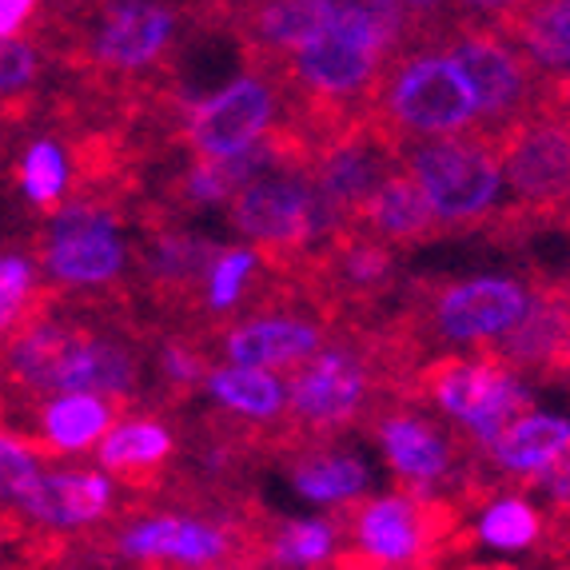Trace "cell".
<instances>
[{"label":"cell","mask_w":570,"mask_h":570,"mask_svg":"<svg viewBox=\"0 0 570 570\" xmlns=\"http://www.w3.org/2000/svg\"><path fill=\"white\" fill-rule=\"evenodd\" d=\"M419 9L391 0H327L324 24L287 52V72L324 105H352L380 88L387 65L403 52Z\"/></svg>","instance_id":"obj_1"},{"label":"cell","mask_w":570,"mask_h":570,"mask_svg":"<svg viewBox=\"0 0 570 570\" xmlns=\"http://www.w3.org/2000/svg\"><path fill=\"white\" fill-rule=\"evenodd\" d=\"M400 164L411 184L423 191L439 232L475 228L507 196L503 140L487 132L403 144Z\"/></svg>","instance_id":"obj_2"},{"label":"cell","mask_w":570,"mask_h":570,"mask_svg":"<svg viewBox=\"0 0 570 570\" xmlns=\"http://www.w3.org/2000/svg\"><path fill=\"white\" fill-rule=\"evenodd\" d=\"M375 108L395 148L479 132V112L455 65L439 48H403L375 88Z\"/></svg>","instance_id":"obj_3"},{"label":"cell","mask_w":570,"mask_h":570,"mask_svg":"<svg viewBox=\"0 0 570 570\" xmlns=\"http://www.w3.org/2000/svg\"><path fill=\"white\" fill-rule=\"evenodd\" d=\"M228 224L239 244L256 252H295L307 244H335L352 232V219L315 191L307 168H279L252 180L228 204Z\"/></svg>","instance_id":"obj_4"},{"label":"cell","mask_w":570,"mask_h":570,"mask_svg":"<svg viewBox=\"0 0 570 570\" xmlns=\"http://www.w3.org/2000/svg\"><path fill=\"white\" fill-rule=\"evenodd\" d=\"M428 391L435 407L466 431L479 451H491L494 439L511 428L514 419L534 411L531 383L499 363L494 355H466V360L439 363L428 375Z\"/></svg>","instance_id":"obj_5"},{"label":"cell","mask_w":570,"mask_h":570,"mask_svg":"<svg viewBox=\"0 0 570 570\" xmlns=\"http://www.w3.org/2000/svg\"><path fill=\"white\" fill-rule=\"evenodd\" d=\"M443 52L471 92L479 132L507 140L514 124L534 116V72L503 32L455 29V37L443 40Z\"/></svg>","instance_id":"obj_6"},{"label":"cell","mask_w":570,"mask_h":570,"mask_svg":"<svg viewBox=\"0 0 570 570\" xmlns=\"http://www.w3.org/2000/svg\"><path fill=\"white\" fill-rule=\"evenodd\" d=\"M124 216L96 200H65L48 219L40 272L65 292H96L124 276Z\"/></svg>","instance_id":"obj_7"},{"label":"cell","mask_w":570,"mask_h":570,"mask_svg":"<svg viewBox=\"0 0 570 570\" xmlns=\"http://www.w3.org/2000/svg\"><path fill=\"white\" fill-rule=\"evenodd\" d=\"M279 85L267 72H239L188 108V148L196 160H232L272 140Z\"/></svg>","instance_id":"obj_8"},{"label":"cell","mask_w":570,"mask_h":570,"mask_svg":"<svg viewBox=\"0 0 570 570\" xmlns=\"http://www.w3.org/2000/svg\"><path fill=\"white\" fill-rule=\"evenodd\" d=\"M534 292L519 276L487 272L448 284L431 299V332L451 347H494L531 307Z\"/></svg>","instance_id":"obj_9"},{"label":"cell","mask_w":570,"mask_h":570,"mask_svg":"<svg viewBox=\"0 0 570 570\" xmlns=\"http://www.w3.org/2000/svg\"><path fill=\"white\" fill-rule=\"evenodd\" d=\"M371 367L352 347H324L287 375V415L304 431H343L367 411Z\"/></svg>","instance_id":"obj_10"},{"label":"cell","mask_w":570,"mask_h":570,"mask_svg":"<svg viewBox=\"0 0 570 570\" xmlns=\"http://www.w3.org/2000/svg\"><path fill=\"white\" fill-rule=\"evenodd\" d=\"M503 176L523 208L570 200V116H527L503 140Z\"/></svg>","instance_id":"obj_11"},{"label":"cell","mask_w":570,"mask_h":570,"mask_svg":"<svg viewBox=\"0 0 570 570\" xmlns=\"http://www.w3.org/2000/svg\"><path fill=\"white\" fill-rule=\"evenodd\" d=\"M180 32V12L168 4L128 0L108 4L88 32V60L108 72H144L160 65Z\"/></svg>","instance_id":"obj_12"},{"label":"cell","mask_w":570,"mask_h":570,"mask_svg":"<svg viewBox=\"0 0 570 570\" xmlns=\"http://www.w3.org/2000/svg\"><path fill=\"white\" fill-rule=\"evenodd\" d=\"M116 507V479L100 466H60L40 471L37 483L24 491L17 511L48 531H80L100 523Z\"/></svg>","instance_id":"obj_13"},{"label":"cell","mask_w":570,"mask_h":570,"mask_svg":"<svg viewBox=\"0 0 570 570\" xmlns=\"http://www.w3.org/2000/svg\"><path fill=\"white\" fill-rule=\"evenodd\" d=\"M391 148L395 144L387 136H371V132H355L327 144L324 156L312 168L315 191L335 212L355 219V212L383 188V180H387L391 171L400 168V153H391Z\"/></svg>","instance_id":"obj_14"},{"label":"cell","mask_w":570,"mask_h":570,"mask_svg":"<svg viewBox=\"0 0 570 570\" xmlns=\"http://www.w3.org/2000/svg\"><path fill=\"white\" fill-rule=\"evenodd\" d=\"M327 347L324 327L304 315H252L244 324L228 327L219 335V352L232 367H256V371H295L312 355Z\"/></svg>","instance_id":"obj_15"},{"label":"cell","mask_w":570,"mask_h":570,"mask_svg":"<svg viewBox=\"0 0 570 570\" xmlns=\"http://www.w3.org/2000/svg\"><path fill=\"white\" fill-rule=\"evenodd\" d=\"M116 547L136 562H176V567L200 570L228 559L232 534L219 523L191 519V514H153L124 527Z\"/></svg>","instance_id":"obj_16"},{"label":"cell","mask_w":570,"mask_h":570,"mask_svg":"<svg viewBox=\"0 0 570 570\" xmlns=\"http://www.w3.org/2000/svg\"><path fill=\"white\" fill-rule=\"evenodd\" d=\"M375 443H380L383 459H387L391 475L400 479V487L415 499L431 494L455 466V443L423 415L411 411H391L375 423Z\"/></svg>","instance_id":"obj_17"},{"label":"cell","mask_w":570,"mask_h":570,"mask_svg":"<svg viewBox=\"0 0 570 570\" xmlns=\"http://www.w3.org/2000/svg\"><path fill=\"white\" fill-rule=\"evenodd\" d=\"M352 539L367 562L383 570L411 567L428 547L423 503L407 491H383L355 511Z\"/></svg>","instance_id":"obj_18"},{"label":"cell","mask_w":570,"mask_h":570,"mask_svg":"<svg viewBox=\"0 0 570 570\" xmlns=\"http://www.w3.org/2000/svg\"><path fill=\"white\" fill-rule=\"evenodd\" d=\"M136 380H140V360L128 343L116 335L72 332L52 395H100L116 403L136 391Z\"/></svg>","instance_id":"obj_19"},{"label":"cell","mask_w":570,"mask_h":570,"mask_svg":"<svg viewBox=\"0 0 570 570\" xmlns=\"http://www.w3.org/2000/svg\"><path fill=\"white\" fill-rule=\"evenodd\" d=\"M494 360L527 380V371H551L570 360V299L554 292H534L531 307L503 340L494 343Z\"/></svg>","instance_id":"obj_20"},{"label":"cell","mask_w":570,"mask_h":570,"mask_svg":"<svg viewBox=\"0 0 570 570\" xmlns=\"http://www.w3.org/2000/svg\"><path fill=\"white\" fill-rule=\"evenodd\" d=\"M567 455H570V415H559V411H527L487 451V459L499 466V475L531 487L547 471H554Z\"/></svg>","instance_id":"obj_21"},{"label":"cell","mask_w":570,"mask_h":570,"mask_svg":"<svg viewBox=\"0 0 570 570\" xmlns=\"http://www.w3.org/2000/svg\"><path fill=\"white\" fill-rule=\"evenodd\" d=\"M352 232L380 239V244H387V247H411V244H423V239L443 236L435 216H431L428 200H423V191L411 184L403 164L391 171L387 180H383V188L355 212Z\"/></svg>","instance_id":"obj_22"},{"label":"cell","mask_w":570,"mask_h":570,"mask_svg":"<svg viewBox=\"0 0 570 570\" xmlns=\"http://www.w3.org/2000/svg\"><path fill=\"white\" fill-rule=\"evenodd\" d=\"M116 428V403L100 395H48L37 403V435L48 451L85 455Z\"/></svg>","instance_id":"obj_23"},{"label":"cell","mask_w":570,"mask_h":570,"mask_svg":"<svg viewBox=\"0 0 570 570\" xmlns=\"http://www.w3.org/2000/svg\"><path fill=\"white\" fill-rule=\"evenodd\" d=\"M503 29L531 72H547L551 80L570 72V0L511 9Z\"/></svg>","instance_id":"obj_24"},{"label":"cell","mask_w":570,"mask_h":570,"mask_svg":"<svg viewBox=\"0 0 570 570\" xmlns=\"http://www.w3.org/2000/svg\"><path fill=\"white\" fill-rule=\"evenodd\" d=\"M204 391H208V400L216 403L224 415L256 423V428L279 423V419L287 415V383L279 380L276 371L219 363V367L208 371Z\"/></svg>","instance_id":"obj_25"},{"label":"cell","mask_w":570,"mask_h":570,"mask_svg":"<svg viewBox=\"0 0 570 570\" xmlns=\"http://www.w3.org/2000/svg\"><path fill=\"white\" fill-rule=\"evenodd\" d=\"M279 168H287V156L279 153L276 140H267L252 153L232 156V160H191L180 176V191L196 208H216V204H232L252 180Z\"/></svg>","instance_id":"obj_26"},{"label":"cell","mask_w":570,"mask_h":570,"mask_svg":"<svg viewBox=\"0 0 570 570\" xmlns=\"http://www.w3.org/2000/svg\"><path fill=\"white\" fill-rule=\"evenodd\" d=\"M287 483L312 507H347L371 491V466L355 451H312L295 459Z\"/></svg>","instance_id":"obj_27"},{"label":"cell","mask_w":570,"mask_h":570,"mask_svg":"<svg viewBox=\"0 0 570 570\" xmlns=\"http://www.w3.org/2000/svg\"><path fill=\"white\" fill-rule=\"evenodd\" d=\"M72 332H77V327L60 324V320H37V324L20 327V332L12 335L9 352H4L9 380L20 383L24 391H32V395H40V400H48L52 387H57L60 363H65Z\"/></svg>","instance_id":"obj_28"},{"label":"cell","mask_w":570,"mask_h":570,"mask_svg":"<svg viewBox=\"0 0 570 570\" xmlns=\"http://www.w3.org/2000/svg\"><path fill=\"white\" fill-rule=\"evenodd\" d=\"M176 451V435L160 419H116V428L100 439L96 466L108 475H136L148 466H160Z\"/></svg>","instance_id":"obj_29"},{"label":"cell","mask_w":570,"mask_h":570,"mask_svg":"<svg viewBox=\"0 0 570 570\" xmlns=\"http://www.w3.org/2000/svg\"><path fill=\"white\" fill-rule=\"evenodd\" d=\"M216 256L219 244L196 236V232H160L144 252V267H148L153 284L168 287V292H191V287H204Z\"/></svg>","instance_id":"obj_30"},{"label":"cell","mask_w":570,"mask_h":570,"mask_svg":"<svg viewBox=\"0 0 570 570\" xmlns=\"http://www.w3.org/2000/svg\"><path fill=\"white\" fill-rule=\"evenodd\" d=\"M542 534V511L531 503V494L503 491L475 514V539L479 547L494 554H519L531 551Z\"/></svg>","instance_id":"obj_31"},{"label":"cell","mask_w":570,"mask_h":570,"mask_svg":"<svg viewBox=\"0 0 570 570\" xmlns=\"http://www.w3.org/2000/svg\"><path fill=\"white\" fill-rule=\"evenodd\" d=\"M327 0H272L247 9V37L272 57H287L324 24Z\"/></svg>","instance_id":"obj_32"},{"label":"cell","mask_w":570,"mask_h":570,"mask_svg":"<svg viewBox=\"0 0 570 570\" xmlns=\"http://www.w3.org/2000/svg\"><path fill=\"white\" fill-rule=\"evenodd\" d=\"M332 279L355 299H371L395 279V247L347 232L332 247Z\"/></svg>","instance_id":"obj_33"},{"label":"cell","mask_w":570,"mask_h":570,"mask_svg":"<svg viewBox=\"0 0 570 570\" xmlns=\"http://www.w3.org/2000/svg\"><path fill=\"white\" fill-rule=\"evenodd\" d=\"M17 184L20 196L32 204V208L57 212L65 204L68 188H72V160H68V148L52 136H40L32 140L17 164Z\"/></svg>","instance_id":"obj_34"},{"label":"cell","mask_w":570,"mask_h":570,"mask_svg":"<svg viewBox=\"0 0 570 570\" xmlns=\"http://www.w3.org/2000/svg\"><path fill=\"white\" fill-rule=\"evenodd\" d=\"M340 547V527L327 514H304L287 519L279 534L272 539V562L279 570H315L335 559Z\"/></svg>","instance_id":"obj_35"},{"label":"cell","mask_w":570,"mask_h":570,"mask_svg":"<svg viewBox=\"0 0 570 570\" xmlns=\"http://www.w3.org/2000/svg\"><path fill=\"white\" fill-rule=\"evenodd\" d=\"M259 264H264V252H256L252 244H228L219 247V256L212 259L208 279H204V307L212 315H232L244 304L247 287L259 276Z\"/></svg>","instance_id":"obj_36"},{"label":"cell","mask_w":570,"mask_h":570,"mask_svg":"<svg viewBox=\"0 0 570 570\" xmlns=\"http://www.w3.org/2000/svg\"><path fill=\"white\" fill-rule=\"evenodd\" d=\"M40 287V264L29 252H0V335H12Z\"/></svg>","instance_id":"obj_37"},{"label":"cell","mask_w":570,"mask_h":570,"mask_svg":"<svg viewBox=\"0 0 570 570\" xmlns=\"http://www.w3.org/2000/svg\"><path fill=\"white\" fill-rule=\"evenodd\" d=\"M40 471H45V463H40L37 448L12 431H0V507L17 511V503L37 483Z\"/></svg>","instance_id":"obj_38"},{"label":"cell","mask_w":570,"mask_h":570,"mask_svg":"<svg viewBox=\"0 0 570 570\" xmlns=\"http://www.w3.org/2000/svg\"><path fill=\"white\" fill-rule=\"evenodd\" d=\"M40 77V48L32 40H0V100L24 96Z\"/></svg>","instance_id":"obj_39"},{"label":"cell","mask_w":570,"mask_h":570,"mask_svg":"<svg viewBox=\"0 0 570 570\" xmlns=\"http://www.w3.org/2000/svg\"><path fill=\"white\" fill-rule=\"evenodd\" d=\"M208 363H204L200 352H191L188 343H164L160 347V375L164 383H171L176 391H191L200 387L204 380H208Z\"/></svg>","instance_id":"obj_40"},{"label":"cell","mask_w":570,"mask_h":570,"mask_svg":"<svg viewBox=\"0 0 570 570\" xmlns=\"http://www.w3.org/2000/svg\"><path fill=\"white\" fill-rule=\"evenodd\" d=\"M37 4L32 0H0V40H20L29 20L37 17Z\"/></svg>","instance_id":"obj_41"},{"label":"cell","mask_w":570,"mask_h":570,"mask_svg":"<svg viewBox=\"0 0 570 570\" xmlns=\"http://www.w3.org/2000/svg\"><path fill=\"white\" fill-rule=\"evenodd\" d=\"M534 487H539V491L547 494V503L567 507V511H570V455L562 459V463L554 466V471H547V475H542Z\"/></svg>","instance_id":"obj_42"},{"label":"cell","mask_w":570,"mask_h":570,"mask_svg":"<svg viewBox=\"0 0 570 570\" xmlns=\"http://www.w3.org/2000/svg\"><path fill=\"white\" fill-rule=\"evenodd\" d=\"M551 100L562 108V116H570V72H562V77L551 80Z\"/></svg>","instance_id":"obj_43"}]
</instances>
